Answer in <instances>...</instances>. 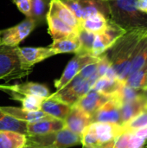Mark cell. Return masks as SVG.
Masks as SVG:
<instances>
[{"label": "cell", "instance_id": "cell-10", "mask_svg": "<svg viewBox=\"0 0 147 148\" xmlns=\"http://www.w3.org/2000/svg\"><path fill=\"white\" fill-rule=\"evenodd\" d=\"M120 106L115 99L111 98L92 114V122H108L121 126Z\"/></svg>", "mask_w": 147, "mask_h": 148}, {"label": "cell", "instance_id": "cell-12", "mask_svg": "<svg viewBox=\"0 0 147 148\" xmlns=\"http://www.w3.org/2000/svg\"><path fill=\"white\" fill-rule=\"evenodd\" d=\"M64 127V121L49 116L38 121L27 123V135H43L59 131Z\"/></svg>", "mask_w": 147, "mask_h": 148}, {"label": "cell", "instance_id": "cell-21", "mask_svg": "<svg viewBox=\"0 0 147 148\" xmlns=\"http://www.w3.org/2000/svg\"><path fill=\"white\" fill-rule=\"evenodd\" d=\"M146 104V102L142 98L141 95H140V97H139L136 100L122 103L120 106L121 125L128 122L134 116H136L144 108Z\"/></svg>", "mask_w": 147, "mask_h": 148}, {"label": "cell", "instance_id": "cell-18", "mask_svg": "<svg viewBox=\"0 0 147 148\" xmlns=\"http://www.w3.org/2000/svg\"><path fill=\"white\" fill-rule=\"evenodd\" d=\"M0 110L3 113L14 117L16 120L29 123L38 121L40 120L49 117L47 114L42 111H28L23 109V108L17 107H0Z\"/></svg>", "mask_w": 147, "mask_h": 148}, {"label": "cell", "instance_id": "cell-37", "mask_svg": "<svg viewBox=\"0 0 147 148\" xmlns=\"http://www.w3.org/2000/svg\"><path fill=\"white\" fill-rule=\"evenodd\" d=\"M136 7L147 14V0H136Z\"/></svg>", "mask_w": 147, "mask_h": 148}, {"label": "cell", "instance_id": "cell-33", "mask_svg": "<svg viewBox=\"0 0 147 148\" xmlns=\"http://www.w3.org/2000/svg\"><path fill=\"white\" fill-rule=\"evenodd\" d=\"M132 133L122 132L113 140V148H129V141Z\"/></svg>", "mask_w": 147, "mask_h": 148}, {"label": "cell", "instance_id": "cell-32", "mask_svg": "<svg viewBox=\"0 0 147 148\" xmlns=\"http://www.w3.org/2000/svg\"><path fill=\"white\" fill-rule=\"evenodd\" d=\"M64 4H66L74 13L77 20L81 25L82 22V10L80 3V0H61Z\"/></svg>", "mask_w": 147, "mask_h": 148}, {"label": "cell", "instance_id": "cell-23", "mask_svg": "<svg viewBox=\"0 0 147 148\" xmlns=\"http://www.w3.org/2000/svg\"><path fill=\"white\" fill-rule=\"evenodd\" d=\"M26 135L12 132L0 131V148H23L26 145Z\"/></svg>", "mask_w": 147, "mask_h": 148}, {"label": "cell", "instance_id": "cell-38", "mask_svg": "<svg viewBox=\"0 0 147 148\" xmlns=\"http://www.w3.org/2000/svg\"><path fill=\"white\" fill-rule=\"evenodd\" d=\"M140 95H141L142 98L145 100V101L147 103V87L140 89Z\"/></svg>", "mask_w": 147, "mask_h": 148}, {"label": "cell", "instance_id": "cell-29", "mask_svg": "<svg viewBox=\"0 0 147 148\" xmlns=\"http://www.w3.org/2000/svg\"><path fill=\"white\" fill-rule=\"evenodd\" d=\"M11 99L18 101L22 104V108L28 111H39L41 105L45 98L38 97L36 95H23L18 94H10Z\"/></svg>", "mask_w": 147, "mask_h": 148}, {"label": "cell", "instance_id": "cell-24", "mask_svg": "<svg viewBox=\"0 0 147 148\" xmlns=\"http://www.w3.org/2000/svg\"><path fill=\"white\" fill-rule=\"evenodd\" d=\"M0 131H12L27 135V122L16 120L0 110Z\"/></svg>", "mask_w": 147, "mask_h": 148}, {"label": "cell", "instance_id": "cell-43", "mask_svg": "<svg viewBox=\"0 0 147 148\" xmlns=\"http://www.w3.org/2000/svg\"><path fill=\"white\" fill-rule=\"evenodd\" d=\"M1 34H2V30H0V37H1Z\"/></svg>", "mask_w": 147, "mask_h": 148}, {"label": "cell", "instance_id": "cell-42", "mask_svg": "<svg viewBox=\"0 0 147 148\" xmlns=\"http://www.w3.org/2000/svg\"><path fill=\"white\" fill-rule=\"evenodd\" d=\"M146 87H147V80H146V86H145L144 88H146Z\"/></svg>", "mask_w": 147, "mask_h": 148}, {"label": "cell", "instance_id": "cell-11", "mask_svg": "<svg viewBox=\"0 0 147 148\" xmlns=\"http://www.w3.org/2000/svg\"><path fill=\"white\" fill-rule=\"evenodd\" d=\"M91 123V116L75 105L71 106L69 112L64 119L65 127L80 136Z\"/></svg>", "mask_w": 147, "mask_h": 148}, {"label": "cell", "instance_id": "cell-19", "mask_svg": "<svg viewBox=\"0 0 147 148\" xmlns=\"http://www.w3.org/2000/svg\"><path fill=\"white\" fill-rule=\"evenodd\" d=\"M82 10V21L87 17L101 13L109 19L110 9L108 1L106 0H80ZM82 23V22H81Z\"/></svg>", "mask_w": 147, "mask_h": 148}, {"label": "cell", "instance_id": "cell-30", "mask_svg": "<svg viewBox=\"0 0 147 148\" xmlns=\"http://www.w3.org/2000/svg\"><path fill=\"white\" fill-rule=\"evenodd\" d=\"M147 126V103L144 108L136 115L134 116L131 121L128 122L121 125L122 131L124 132H129V133H134L137 130H139L141 128H144Z\"/></svg>", "mask_w": 147, "mask_h": 148}, {"label": "cell", "instance_id": "cell-8", "mask_svg": "<svg viewBox=\"0 0 147 148\" xmlns=\"http://www.w3.org/2000/svg\"><path fill=\"white\" fill-rule=\"evenodd\" d=\"M17 53L21 66L24 70L32 71L34 65L55 56V52L49 47H18Z\"/></svg>", "mask_w": 147, "mask_h": 148}, {"label": "cell", "instance_id": "cell-41", "mask_svg": "<svg viewBox=\"0 0 147 148\" xmlns=\"http://www.w3.org/2000/svg\"><path fill=\"white\" fill-rule=\"evenodd\" d=\"M142 148H147V143L146 144H145V146H144Z\"/></svg>", "mask_w": 147, "mask_h": 148}, {"label": "cell", "instance_id": "cell-17", "mask_svg": "<svg viewBox=\"0 0 147 148\" xmlns=\"http://www.w3.org/2000/svg\"><path fill=\"white\" fill-rule=\"evenodd\" d=\"M46 23H48V31L53 40L69 36L77 33L78 30L68 25L59 18L50 14H47Z\"/></svg>", "mask_w": 147, "mask_h": 148}, {"label": "cell", "instance_id": "cell-4", "mask_svg": "<svg viewBox=\"0 0 147 148\" xmlns=\"http://www.w3.org/2000/svg\"><path fill=\"white\" fill-rule=\"evenodd\" d=\"M30 73L22 68L17 47L0 46V80L8 82L23 78Z\"/></svg>", "mask_w": 147, "mask_h": 148}, {"label": "cell", "instance_id": "cell-22", "mask_svg": "<svg viewBox=\"0 0 147 148\" xmlns=\"http://www.w3.org/2000/svg\"><path fill=\"white\" fill-rule=\"evenodd\" d=\"M125 83L119 79H110L106 76L98 78L93 86V89L112 97L123 87Z\"/></svg>", "mask_w": 147, "mask_h": 148}, {"label": "cell", "instance_id": "cell-6", "mask_svg": "<svg viewBox=\"0 0 147 148\" xmlns=\"http://www.w3.org/2000/svg\"><path fill=\"white\" fill-rule=\"evenodd\" d=\"M36 28V23L30 17H26L18 24L2 30L0 46L17 47Z\"/></svg>", "mask_w": 147, "mask_h": 148}, {"label": "cell", "instance_id": "cell-3", "mask_svg": "<svg viewBox=\"0 0 147 148\" xmlns=\"http://www.w3.org/2000/svg\"><path fill=\"white\" fill-rule=\"evenodd\" d=\"M26 145L38 148H68L81 145V136L67 127L43 135H27Z\"/></svg>", "mask_w": 147, "mask_h": 148}, {"label": "cell", "instance_id": "cell-35", "mask_svg": "<svg viewBox=\"0 0 147 148\" xmlns=\"http://www.w3.org/2000/svg\"><path fill=\"white\" fill-rule=\"evenodd\" d=\"M97 62L90 63L88 65H86L78 74L84 79H89L92 76L98 75L97 74Z\"/></svg>", "mask_w": 147, "mask_h": 148}, {"label": "cell", "instance_id": "cell-14", "mask_svg": "<svg viewBox=\"0 0 147 148\" xmlns=\"http://www.w3.org/2000/svg\"><path fill=\"white\" fill-rule=\"evenodd\" d=\"M48 13L56 16L76 30H78L81 27V23L75 17L72 10L61 0H50Z\"/></svg>", "mask_w": 147, "mask_h": 148}, {"label": "cell", "instance_id": "cell-44", "mask_svg": "<svg viewBox=\"0 0 147 148\" xmlns=\"http://www.w3.org/2000/svg\"><path fill=\"white\" fill-rule=\"evenodd\" d=\"M106 1H113V0H106Z\"/></svg>", "mask_w": 147, "mask_h": 148}, {"label": "cell", "instance_id": "cell-40", "mask_svg": "<svg viewBox=\"0 0 147 148\" xmlns=\"http://www.w3.org/2000/svg\"><path fill=\"white\" fill-rule=\"evenodd\" d=\"M23 148H38L36 147H33V146H30V145H25Z\"/></svg>", "mask_w": 147, "mask_h": 148}, {"label": "cell", "instance_id": "cell-26", "mask_svg": "<svg viewBox=\"0 0 147 148\" xmlns=\"http://www.w3.org/2000/svg\"><path fill=\"white\" fill-rule=\"evenodd\" d=\"M107 21L108 18L101 13H97L84 19L81 23V27L97 35L105 30L107 25Z\"/></svg>", "mask_w": 147, "mask_h": 148}, {"label": "cell", "instance_id": "cell-7", "mask_svg": "<svg viewBox=\"0 0 147 148\" xmlns=\"http://www.w3.org/2000/svg\"><path fill=\"white\" fill-rule=\"evenodd\" d=\"M100 59L99 57H94L92 56H80L75 55L68 63L64 71L62 72L61 77L55 81V88L56 90H60L64 88L68 82H70L86 66L90 63L97 62Z\"/></svg>", "mask_w": 147, "mask_h": 148}, {"label": "cell", "instance_id": "cell-28", "mask_svg": "<svg viewBox=\"0 0 147 148\" xmlns=\"http://www.w3.org/2000/svg\"><path fill=\"white\" fill-rule=\"evenodd\" d=\"M147 64V36H145L139 43L134 56L132 60L130 74H133L139 70V69L143 68ZM128 75V76H129Z\"/></svg>", "mask_w": 147, "mask_h": 148}, {"label": "cell", "instance_id": "cell-34", "mask_svg": "<svg viewBox=\"0 0 147 148\" xmlns=\"http://www.w3.org/2000/svg\"><path fill=\"white\" fill-rule=\"evenodd\" d=\"M17 9L26 16V17L30 16L31 13V0H13Z\"/></svg>", "mask_w": 147, "mask_h": 148}, {"label": "cell", "instance_id": "cell-39", "mask_svg": "<svg viewBox=\"0 0 147 148\" xmlns=\"http://www.w3.org/2000/svg\"><path fill=\"white\" fill-rule=\"evenodd\" d=\"M144 131H145V136H146V141H147V126L146 127H144Z\"/></svg>", "mask_w": 147, "mask_h": 148}, {"label": "cell", "instance_id": "cell-5", "mask_svg": "<svg viewBox=\"0 0 147 148\" xmlns=\"http://www.w3.org/2000/svg\"><path fill=\"white\" fill-rule=\"evenodd\" d=\"M99 76L97 75L89 79H84L81 75H77L64 88L60 90H56L55 93L51 95L60 101L73 106L82 95H84L93 88Z\"/></svg>", "mask_w": 147, "mask_h": 148}, {"label": "cell", "instance_id": "cell-1", "mask_svg": "<svg viewBox=\"0 0 147 148\" xmlns=\"http://www.w3.org/2000/svg\"><path fill=\"white\" fill-rule=\"evenodd\" d=\"M146 36V31H127L105 52L116 77L120 81L125 82L128 77L136 49L139 42Z\"/></svg>", "mask_w": 147, "mask_h": 148}, {"label": "cell", "instance_id": "cell-9", "mask_svg": "<svg viewBox=\"0 0 147 148\" xmlns=\"http://www.w3.org/2000/svg\"><path fill=\"white\" fill-rule=\"evenodd\" d=\"M0 90L8 95L18 94L23 95H36L42 98H47L51 95L46 85L34 82H27L14 85H0Z\"/></svg>", "mask_w": 147, "mask_h": 148}, {"label": "cell", "instance_id": "cell-13", "mask_svg": "<svg viewBox=\"0 0 147 148\" xmlns=\"http://www.w3.org/2000/svg\"><path fill=\"white\" fill-rule=\"evenodd\" d=\"M111 99L110 96L103 95L93 88H91L88 93L82 95L74 105L86 112L88 114L92 116V114L105 102Z\"/></svg>", "mask_w": 147, "mask_h": 148}, {"label": "cell", "instance_id": "cell-20", "mask_svg": "<svg viewBox=\"0 0 147 148\" xmlns=\"http://www.w3.org/2000/svg\"><path fill=\"white\" fill-rule=\"evenodd\" d=\"M49 48L55 55L62 53H76L80 49V40L77 33L67 37L53 40Z\"/></svg>", "mask_w": 147, "mask_h": 148}, {"label": "cell", "instance_id": "cell-25", "mask_svg": "<svg viewBox=\"0 0 147 148\" xmlns=\"http://www.w3.org/2000/svg\"><path fill=\"white\" fill-rule=\"evenodd\" d=\"M50 0H31L30 18L36 23V27L46 23L47 14Z\"/></svg>", "mask_w": 147, "mask_h": 148}, {"label": "cell", "instance_id": "cell-2", "mask_svg": "<svg viewBox=\"0 0 147 148\" xmlns=\"http://www.w3.org/2000/svg\"><path fill=\"white\" fill-rule=\"evenodd\" d=\"M110 16L113 23L126 32L140 30L147 32V14L136 7V0L108 1Z\"/></svg>", "mask_w": 147, "mask_h": 148}, {"label": "cell", "instance_id": "cell-36", "mask_svg": "<svg viewBox=\"0 0 147 148\" xmlns=\"http://www.w3.org/2000/svg\"><path fill=\"white\" fill-rule=\"evenodd\" d=\"M146 137L133 133L129 141V148H142L146 144Z\"/></svg>", "mask_w": 147, "mask_h": 148}, {"label": "cell", "instance_id": "cell-15", "mask_svg": "<svg viewBox=\"0 0 147 148\" xmlns=\"http://www.w3.org/2000/svg\"><path fill=\"white\" fill-rule=\"evenodd\" d=\"M71 106L60 101L50 95L45 98L41 105V111L47 114L48 115L64 121L68 113L70 110Z\"/></svg>", "mask_w": 147, "mask_h": 148}, {"label": "cell", "instance_id": "cell-31", "mask_svg": "<svg viewBox=\"0 0 147 148\" xmlns=\"http://www.w3.org/2000/svg\"><path fill=\"white\" fill-rule=\"evenodd\" d=\"M147 80V64L136 72L131 74L125 81V85L135 88L141 89L146 86Z\"/></svg>", "mask_w": 147, "mask_h": 148}, {"label": "cell", "instance_id": "cell-16", "mask_svg": "<svg viewBox=\"0 0 147 148\" xmlns=\"http://www.w3.org/2000/svg\"><path fill=\"white\" fill-rule=\"evenodd\" d=\"M95 134L100 144L113 141L114 139L122 133V127L119 124L108 122H92Z\"/></svg>", "mask_w": 147, "mask_h": 148}, {"label": "cell", "instance_id": "cell-27", "mask_svg": "<svg viewBox=\"0 0 147 148\" xmlns=\"http://www.w3.org/2000/svg\"><path fill=\"white\" fill-rule=\"evenodd\" d=\"M77 35L80 40V49L75 53V55L92 56V49L96 34L92 33L81 27L77 31Z\"/></svg>", "mask_w": 147, "mask_h": 148}]
</instances>
